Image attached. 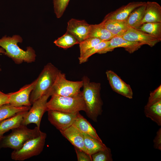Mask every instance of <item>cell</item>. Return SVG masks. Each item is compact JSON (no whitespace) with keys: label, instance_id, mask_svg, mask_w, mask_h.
<instances>
[{"label":"cell","instance_id":"5b68a950","mask_svg":"<svg viewBox=\"0 0 161 161\" xmlns=\"http://www.w3.org/2000/svg\"><path fill=\"white\" fill-rule=\"evenodd\" d=\"M12 130L10 134L3 136L1 140V148L18 149L26 141L38 136L41 132L40 128L37 126L30 129L22 125Z\"/></svg>","mask_w":161,"mask_h":161},{"label":"cell","instance_id":"836d02e7","mask_svg":"<svg viewBox=\"0 0 161 161\" xmlns=\"http://www.w3.org/2000/svg\"><path fill=\"white\" fill-rule=\"evenodd\" d=\"M154 148L161 150V128L157 131L154 140Z\"/></svg>","mask_w":161,"mask_h":161},{"label":"cell","instance_id":"3957f363","mask_svg":"<svg viewBox=\"0 0 161 161\" xmlns=\"http://www.w3.org/2000/svg\"><path fill=\"white\" fill-rule=\"evenodd\" d=\"M47 102L46 111L54 110L64 112L77 114L81 111L85 112L86 105L82 91L79 95L72 97L52 95Z\"/></svg>","mask_w":161,"mask_h":161},{"label":"cell","instance_id":"f546056e","mask_svg":"<svg viewBox=\"0 0 161 161\" xmlns=\"http://www.w3.org/2000/svg\"><path fill=\"white\" fill-rule=\"evenodd\" d=\"M92 161H112V155L110 149L108 147L92 154Z\"/></svg>","mask_w":161,"mask_h":161},{"label":"cell","instance_id":"4dcf8cb0","mask_svg":"<svg viewBox=\"0 0 161 161\" xmlns=\"http://www.w3.org/2000/svg\"><path fill=\"white\" fill-rule=\"evenodd\" d=\"M70 0H53L54 9L57 18H60L64 14Z\"/></svg>","mask_w":161,"mask_h":161},{"label":"cell","instance_id":"e575fe53","mask_svg":"<svg viewBox=\"0 0 161 161\" xmlns=\"http://www.w3.org/2000/svg\"><path fill=\"white\" fill-rule=\"evenodd\" d=\"M9 95L0 91V106L5 104L9 103Z\"/></svg>","mask_w":161,"mask_h":161},{"label":"cell","instance_id":"ac0fdd59","mask_svg":"<svg viewBox=\"0 0 161 161\" xmlns=\"http://www.w3.org/2000/svg\"><path fill=\"white\" fill-rule=\"evenodd\" d=\"M28 111L19 112L1 122L0 123V136H3L4 133L10 130L21 125L23 118Z\"/></svg>","mask_w":161,"mask_h":161},{"label":"cell","instance_id":"7a4b0ae2","mask_svg":"<svg viewBox=\"0 0 161 161\" xmlns=\"http://www.w3.org/2000/svg\"><path fill=\"white\" fill-rule=\"evenodd\" d=\"M22 41V38L18 35H14L11 37L5 35L0 39V46L4 49V55L11 58L16 64L35 62L36 55L32 47H27L26 50H24L18 46V43H21Z\"/></svg>","mask_w":161,"mask_h":161},{"label":"cell","instance_id":"9a60e30c","mask_svg":"<svg viewBox=\"0 0 161 161\" xmlns=\"http://www.w3.org/2000/svg\"><path fill=\"white\" fill-rule=\"evenodd\" d=\"M145 2L133 1L123 5L107 14L103 20L126 21L131 12L136 8L141 6Z\"/></svg>","mask_w":161,"mask_h":161},{"label":"cell","instance_id":"d6986e66","mask_svg":"<svg viewBox=\"0 0 161 161\" xmlns=\"http://www.w3.org/2000/svg\"><path fill=\"white\" fill-rule=\"evenodd\" d=\"M72 125L82 133L103 142L95 128L79 113L78 114L77 117Z\"/></svg>","mask_w":161,"mask_h":161},{"label":"cell","instance_id":"d4e9b609","mask_svg":"<svg viewBox=\"0 0 161 161\" xmlns=\"http://www.w3.org/2000/svg\"><path fill=\"white\" fill-rule=\"evenodd\" d=\"M84 138V143L88 153L92 154L100 150L105 149L107 147L103 142L82 133Z\"/></svg>","mask_w":161,"mask_h":161},{"label":"cell","instance_id":"9c48e42d","mask_svg":"<svg viewBox=\"0 0 161 161\" xmlns=\"http://www.w3.org/2000/svg\"><path fill=\"white\" fill-rule=\"evenodd\" d=\"M47 112L49 121L60 132L72 125L79 113L72 114L54 110H49Z\"/></svg>","mask_w":161,"mask_h":161},{"label":"cell","instance_id":"5bb4252c","mask_svg":"<svg viewBox=\"0 0 161 161\" xmlns=\"http://www.w3.org/2000/svg\"><path fill=\"white\" fill-rule=\"evenodd\" d=\"M143 45L141 43L127 40L121 36L114 37L109 40L108 45L98 53H105L118 47L123 48L129 53H132L138 50Z\"/></svg>","mask_w":161,"mask_h":161},{"label":"cell","instance_id":"6da1fadb","mask_svg":"<svg viewBox=\"0 0 161 161\" xmlns=\"http://www.w3.org/2000/svg\"><path fill=\"white\" fill-rule=\"evenodd\" d=\"M82 91L86 105L85 112L87 117L94 122L97 121L98 116L102 112L103 102L100 97V83L90 82L86 76L82 78Z\"/></svg>","mask_w":161,"mask_h":161},{"label":"cell","instance_id":"2e32d148","mask_svg":"<svg viewBox=\"0 0 161 161\" xmlns=\"http://www.w3.org/2000/svg\"><path fill=\"white\" fill-rule=\"evenodd\" d=\"M60 132L62 135L69 140L74 147L88 153L84 146L83 134L74 126L72 125Z\"/></svg>","mask_w":161,"mask_h":161},{"label":"cell","instance_id":"8992f818","mask_svg":"<svg viewBox=\"0 0 161 161\" xmlns=\"http://www.w3.org/2000/svg\"><path fill=\"white\" fill-rule=\"evenodd\" d=\"M46 137L47 134L41 131L38 136L26 141L19 149L14 150L11 154V159L23 161L38 155L43 149Z\"/></svg>","mask_w":161,"mask_h":161},{"label":"cell","instance_id":"f1b7e54d","mask_svg":"<svg viewBox=\"0 0 161 161\" xmlns=\"http://www.w3.org/2000/svg\"><path fill=\"white\" fill-rule=\"evenodd\" d=\"M103 41L95 38L88 37L82 41L80 42L79 48L80 56H81L87 50L95 46Z\"/></svg>","mask_w":161,"mask_h":161},{"label":"cell","instance_id":"8d00e7d4","mask_svg":"<svg viewBox=\"0 0 161 161\" xmlns=\"http://www.w3.org/2000/svg\"><path fill=\"white\" fill-rule=\"evenodd\" d=\"M3 136H0V141L2 139Z\"/></svg>","mask_w":161,"mask_h":161},{"label":"cell","instance_id":"ffe728a7","mask_svg":"<svg viewBox=\"0 0 161 161\" xmlns=\"http://www.w3.org/2000/svg\"><path fill=\"white\" fill-rule=\"evenodd\" d=\"M103 21L105 27L114 37L121 36L130 27L126 21L103 20Z\"/></svg>","mask_w":161,"mask_h":161},{"label":"cell","instance_id":"4fadbf2b","mask_svg":"<svg viewBox=\"0 0 161 161\" xmlns=\"http://www.w3.org/2000/svg\"><path fill=\"white\" fill-rule=\"evenodd\" d=\"M121 37L127 40L141 43L151 47L160 41L153 35L131 27Z\"/></svg>","mask_w":161,"mask_h":161},{"label":"cell","instance_id":"603a6c76","mask_svg":"<svg viewBox=\"0 0 161 161\" xmlns=\"http://www.w3.org/2000/svg\"><path fill=\"white\" fill-rule=\"evenodd\" d=\"M146 2L134 9L130 13L126 22L130 27L137 29L140 25L144 16Z\"/></svg>","mask_w":161,"mask_h":161},{"label":"cell","instance_id":"484cf974","mask_svg":"<svg viewBox=\"0 0 161 161\" xmlns=\"http://www.w3.org/2000/svg\"><path fill=\"white\" fill-rule=\"evenodd\" d=\"M137 29L153 35L161 41V23H144Z\"/></svg>","mask_w":161,"mask_h":161},{"label":"cell","instance_id":"cb8c5ba5","mask_svg":"<svg viewBox=\"0 0 161 161\" xmlns=\"http://www.w3.org/2000/svg\"><path fill=\"white\" fill-rule=\"evenodd\" d=\"M30 106L16 107L9 103L0 106V123L5 119L10 117L17 113L24 111H28Z\"/></svg>","mask_w":161,"mask_h":161},{"label":"cell","instance_id":"7402d4cb","mask_svg":"<svg viewBox=\"0 0 161 161\" xmlns=\"http://www.w3.org/2000/svg\"><path fill=\"white\" fill-rule=\"evenodd\" d=\"M146 116L161 126V100L151 104H147L144 107Z\"/></svg>","mask_w":161,"mask_h":161},{"label":"cell","instance_id":"4316f807","mask_svg":"<svg viewBox=\"0 0 161 161\" xmlns=\"http://www.w3.org/2000/svg\"><path fill=\"white\" fill-rule=\"evenodd\" d=\"M54 43L56 46L64 49H67L79 44L72 35L67 32L62 36L55 40Z\"/></svg>","mask_w":161,"mask_h":161},{"label":"cell","instance_id":"30bf717a","mask_svg":"<svg viewBox=\"0 0 161 161\" xmlns=\"http://www.w3.org/2000/svg\"><path fill=\"white\" fill-rule=\"evenodd\" d=\"M37 81L36 79L31 83L26 84L18 91L8 94L9 103L16 107L30 106V97Z\"/></svg>","mask_w":161,"mask_h":161},{"label":"cell","instance_id":"52a82bcc","mask_svg":"<svg viewBox=\"0 0 161 161\" xmlns=\"http://www.w3.org/2000/svg\"><path fill=\"white\" fill-rule=\"evenodd\" d=\"M83 81H72L67 80L65 74L59 72L56 80L51 88L48 91L50 96L57 95L65 97H72L80 94Z\"/></svg>","mask_w":161,"mask_h":161},{"label":"cell","instance_id":"83f0119b","mask_svg":"<svg viewBox=\"0 0 161 161\" xmlns=\"http://www.w3.org/2000/svg\"><path fill=\"white\" fill-rule=\"evenodd\" d=\"M109 41H102L95 46L87 50L81 57L78 58L79 63L81 64L86 62L89 58L93 55L98 53L109 44Z\"/></svg>","mask_w":161,"mask_h":161},{"label":"cell","instance_id":"8fae6325","mask_svg":"<svg viewBox=\"0 0 161 161\" xmlns=\"http://www.w3.org/2000/svg\"><path fill=\"white\" fill-rule=\"evenodd\" d=\"M90 27L91 24L84 20L72 18L67 22L66 32L80 43L89 37Z\"/></svg>","mask_w":161,"mask_h":161},{"label":"cell","instance_id":"1f68e13d","mask_svg":"<svg viewBox=\"0 0 161 161\" xmlns=\"http://www.w3.org/2000/svg\"><path fill=\"white\" fill-rule=\"evenodd\" d=\"M160 100H161V85L150 93L147 104L155 103Z\"/></svg>","mask_w":161,"mask_h":161},{"label":"cell","instance_id":"44dd1931","mask_svg":"<svg viewBox=\"0 0 161 161\" xmlns=\"http://www.w3.org/2000/svg\"><path fill=\"white\" fill-rule=\"evenodd\" d=\"M98 38L103 41H109L114 36L106 28L102 21L98 24H91L89 37Z\"/></svg>","mask_w":161,"mask_h":161},{"label":"cell","instance_id":"7c38bea8","mask_svg":"<svg viewBox=\"0 0 161 161\" xmlns=\"http://www.w3.org/2000/svg\"><path fill=\"white\" fill-rule=\"evenodd\" d=\"M106 73L109 83L114 91L128 98H133V92L129 84L112 70H107Z\"/></svg>","mask_w":161,"mask_h":161},{"label":"cell","instance_id":"e0dca14e","mask_svg":"<svg viewBox=\"0 0 161 161\" xmlns=\"http://www.w3.org/2000/svg\"><path fill=\"white\" fill-rule=\"evenodd\" d=\"M161 23V7L157 2L148 1L141 25L146 23Z\"/></svg>","mask_w":161,"mask_h":161},{"label":"cell","instance_id":"d590c367","mask_svg":"<svg viewBox=\"0 0 161 161\" xmlns=\"http://www.w3.org/2000/svg\"><path fill=\"white\" fill-rule=\"evenodd\" d=\"M5 53V51L4 49L2 47H0V54H4ZM1 69L0 68V71H1Z\"/></svg>","mask_w":161,"mask_h":161},{"label":"cell","instance_id":"277c9868","mask_svg":"<svg viewBox=\"0 0 161 161\" xmlns=\"http://www.w3.org/2000/svg\"><path fill=\"white\" fill-rule=\"evenodd\" d=\"M60 71L51 63L45 65L38 77L30 97L32 104L35 100L47 93L54 83Z\"/></svg>","mask_w":161,"mask_h":161},{"label":"cell","instance_id":"d6a6232c","mask_svg":"<svg viewBox=\"0 0 161 161\" xmlns=\"http://www.w3.org/2000/svg\"><path fill=\"white\" fill-rule=\"evenodd\" d=\"M78 161H92L91 156L85 151L75 147Z\"/></svg>","mask_w":161,"mask_h":161},{"label":"cell","instance_id":"ba28073f","mask_svg":"<svg viewBox=\"0 0 161 161\" xmlns=\"http://www.w3.org/2000/svg\"><path fill=\"white\" fill-rule=\"evenodd\" d=\"M50 95L48 92L34 101L23 118L21 125L27 126L33 123L40 128L41 120L44 113L46 112L47 100Z\"/></svg>","mask_w":161,"mask_h":161}]
</instances>
